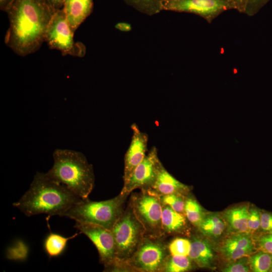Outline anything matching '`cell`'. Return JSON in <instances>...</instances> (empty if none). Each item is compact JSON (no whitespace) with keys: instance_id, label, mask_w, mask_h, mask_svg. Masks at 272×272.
Returning <instances> with one entry per match:
<instances>
[{"instance_id":"obj_1","label":"cell","mask_w":272,"mask_h":272,"mask_svg":"<svg viewBox=\"0 0 272 272\" xmlns=\"http://www.w3.org/2000/svg\"><path fill=\"white\" fill-rule=\"evenodd\" d=\"M55 11L45 0H14L5 11L9 20L6 44L21 56L35 52L45 41Z\"/></svg>"},{"instance_id":"obj_2","label":"cell","mask_w":272,"mask_h":272,"mask_svg":"<svg viewBox=\"0 0 272 272\" xmlns=\"http://www.w3.org/2000/svg\"><path fill=\"white\" fill-rule=\"evenodd\" d=\"M83 199L64 185L37 172L29 189L13 206L31 217L39 214L48 217L63 214Z\"/></svg>"},{"instance_id":"obj_3","label":"cell","mask_w":272,"mask_h":272,"mask_svg":"<svg viewBox=\"0 0 272 272\" xmlns=\"http://www.w3.org/2000/svg\"><path fill=\"white\" fill-rule=\"evenodd\" d=\"M53 164L45 174L65 186L83 199L88 198L95 183L93 166L81 152L57 149L53 153Z\"/></svg>"},{"instance_id":"obj_4","label":"cell","mask_w":272,"mask_h":272,"mask_svg":"<svg viewBox=\"0 0 272 272\" xmlns=\"http://www.w3.org/2000/svg\"><path fill=\"white\" fill-rule=\"evenodd\" d=\"M128 195L120 193L113 198L99 201H91L89 198L82 199L67 210L63 217L111 230L124 210Z\"/></svg>"},{"instance_id":"obj_5","label":"cell","mask_w":272,"mask_h":272,"mask_svg":"<svg viewBox=\"0 0 272 272\" xmlns=\"http://www.w3.org/2000/svg\"><path fill=\"white\" fill-rule=\"evenodd\" d=\"M111 230L115 240L116 260L104 271H113L126 262L145 236V228L129 203Z\"/></svg>"},{"instance_id":"obj_6","label":"cell","mask_w":272,"mask_h":272,"mask_svg":"<svg viewBox=\"0 0 272 272\" xmlns=\"http://www.w3.org/2000/svg\"><path fill=\"white\" fill-rule=\"evenodd\" d=\"M160 238L145 236L130 258L118 266L115 271H162L169 255L168 248Z\"/></svg>"},{"instance_id":"obj_7","label":"cell","mask_w":272,"mask_h":272,"mask_svg":"<svg viewBox=\"0 0 272 272\" xmlns=\"http://www.w3.org/2000/svg\"><path fill=\"white\" fill-rule=\"evenodd\" d=\"M129 203L145 230V236L162 238L163 205L160 198L147 190L131 195Z\"/></svg>"},{"instance_id":"obj_8","label":"cell","mask_w":272,"mask_h":272,"mask_svg":"<svg viewBox=\"0 0 272 272\" xmlns=\"http://www.w3.org/2000/svg\"><path fill=\"white\" fill-rule=\"evenodd\" d=\"M74 35L63 9L56 10L48 25L45 34V42L49 48L60 51L64 56H84L86 48L81 42L74 41Z\"/></svg>"},{"instance_id":"obj_9","label":"cell","mask_w":272,"mask_h":272,"mask_svg":"<svg viewBox=\"0 0 272 272\" xmlns=\"http://www.w3.org/2000/svg\"><path fill=\"white\" fill-rule=\"evenodd\" d=\"M162 9L197 15L210 24L223 13L236 7L231 0H163Z\"/></svg>"},{"instance_id":"obj_10","label":"cell","mask_w":272,"mask_h":272,"mask_svg":"<svg viewBox=\"0 0 272 272\" xmlns=\"http://www.w3.org/2000/svg\"><path fill=\"white\" fill-rule=\"evenodd\" d=\"M163 166L159 159L157 148L153 147L134 169L128 182L123 185L120 193L129 194L137 188L141 190H150Z\"/></svg>"},{"instance_id":"obj_11","label":"cell","mask_w":272,"mask_h":272,"mask_svg":"<svg viewBox=\"0 0 272 272\" xmlns=\"http://www.w3.org/2000/svg\"><path fill=\"white\" fill-rule=\"evenodd\" d=\"M74 227L87 236L96 246L99 255L100 262L105 269L116 260L114 238L111 230L89 223L76 222Z\"/></svg>"},{"instance_id":"obj_12","label":"cell","mask_w":272,"mask_h":272,"mask_svg":"<svg viewBox=\"0 0 272 272\" xmlns=\"http://www.w3.org/2000/svg\"><path fill=\"white\" fill-rule=\"evenodd\" d=\"M131 140L124 159L123 185L128 182L134 169L145 157L147 151L148 135L142 131L136 123L131 125Z\"/></svg>"},{"instance_id":"obj_13","label":"cell","mask_w":272,"mask_h":272,"mask_svg":"<svg viewBox=\"0 0 272 272\" xmlns=\"http://www.w3.org/2000/svg\"><path fill=\"white\" fill-rule=\"evenodd\" d=\"M93 8V0L65 1L62 9L70 27L74 33L91 14Z\"/></svg>"},{"instance_id":"obj_14","label":"cell","mask_w":272,"mask_h":272,"mask_svg":"<svg viewBox=\"0 0 272 272\" xmlns=\"http://www.w3.org/2000/svg\"><path fill=\"white\" fill-rule=\"evenodd\" d=\"M253 250L254 244L252 240L243 233H238L227 239L221 249L225 256L232 260L245 257Z\"/></svg>"},{"instance_id":"obj_15","label":"cell","mask_w":272,"mask_h":272,"mask_svg":"<svg viewBox=\"0 0 272 272\" xmlns=\"http://www.w3.org/2000/svg\"><path fill=\"white\" fill-rule=\"evenodd\" d=\"M189 187L182 183L171 175L163 166L150 192L159 196L172 194H183L188 192Z\"/></svg>"},{"instance_id":"obj_16","label":"cell","mask_w":272,"mask_h":272,"mask_svg":"<svg viewBox=\"0 0 272 272\" xmlns=\"http://www.w3.org/2000/svg\"><path fill=\"white\" fill-rule=\"evenodd\" d=\"M162 205V236L183 231L186 226V216L176 212L169 206Z\"/></svg>"},{"instance_id":"obj_17","label":"cell","mask_w":272,"mask_h":272,"mask_svg":"<svg viewBox=\"0 0 272 272\" xmlns=\"http://www.w3.org/2000/svg\"><path fill=\"white\" fill-rule=\"evenodd\" d=\"M189 257L199 267L210 266L214 259L213 250L208 243L195 238L191 242Z\"/></svg>"},{"instance_id":"obj_18","label":"cell","mask_w":272,"mask_h":272,"mask_svg":"<svg viewBox=\"0 0 272 272\" xmlns=\"http://www.w3.org/2000/svg\"><path fill=\"white\" fill-rule=\"evenodd\" d=\"M248 207L247 205L229 209L224 212V216L231 229L238 233H248Z\"/></svg>"},{"instance_id":"obj_19","label":"cell","mask_w":272,"mask_h":272,"mask_svg":"<svg viewBox=\"0 0 272 272\" xmlns=\"http://www.w3.org/2000/svg\"><path fill=\"white\" fill-rule=\"evenodd\" d=\"M78 233L69 237H65L58 234L50 232L44 241V248L49 257H57L61 255L64 250L67 241L75 238Z\"/></svg>"},{"instance_id":"obj_20","label":"cell","mask_w":272,"mask_h":272,"mask_svg":"<svg viewBox=\"0 0 272 272\" xmlns=\"http://www.w3.org/2000/svg\"><path fill=\"white\" fill-rule=\"evenodd\" d=\"M225 227L222 218L217 215L212 214L204 217L198 228L204 235L217 238L222 234Z\"/></svg>"},{"instance_id":"obj_21","label":"cell","mask_w":272,"mask_h":272,"mask_svg":"<svg viewBox=\"0 0 272 272\" xmlns=\"http://www.w3.org/2000/svg\"><path fill=\"white\" fill-rule=\"evenodd\" d=\"M191 259L187 256L171 255L167 258L162 271L182 272L192 268Z\"/></svg>"},{"instance_id":"obj_22","label":"cell","mask_w":272,"mask_h":272,"mask_svg":"<svg viewBox=\"0 0 272 272\" xmlns=\"http://www.w3.org/2000/svg\"><path fill=\"white\" fill-rule=\"evenodd\" d=\"M139 12L149 16L160 13L163 10V0H123Z\"/></svg>"},{"instance_id":"obj_23","label":"cell","mask_w":272,"mask_h":272,"mask_svg":"<svg viewBox=\"0 0 272 272\" xmlns=\"http://www.w3.org/2000/svg\"><path fill=\"white\" fill-rule=\"evenodd\" d=\"M249 263L253 271H269L272 265V254L261 250L249 257Z\"/></svg>"},{"instance_id":"obj_24","label":"cell","mask_w":272,"mask_h":272,"mask_svg":"<svg viewBox=\"0 0 272 272\" xmlns=\"http://www.w3.org/2000/svg\"><path fill=\"white\" fill-rule=\"evenodd\" d=\"M184 214L187 220L194 226L198 227L204 217L202 208L194 199H185Z\"/></svg>"},{"instance_id":"obj_25","label":"cell","mask_w":272,"mask_h":272,"mask_svg":"<svg viewBox=\"0 0 272 272\" xmlns=\"http://www.w3.org/2000/svg\"><path fill=\"white\" fill-rule=\"evenodd\" d=\"M159 197L162 205L169 206L174 211L178 213H184L185 199L183 194L172 193L165 195Z\"/></svg>"},{"instance_id":"obj_26","label":"cell","mask_w":272,"mask_h":272,"mask_svg":"<svg viewBox=\"0 0 272 272\" xmlns=\"http://www.w3.org/2000/svg\"><path fill=\"white\" fill-rule=\"evenodd\" d=\"M191 242L185 238H176L169 245L168 250L171 255L188 256Z\"/></svg>"},{"instance_id":"obj_27","label":"cell","mask_w":272,"mask_h":272,"mask_svg":"<svg viewBox=\"0 0 272 272\" xmlns=\"http://www.w3.org/2000/svg\"><path fill=\"white\" fill-rule=\"evenodd\" d=\"M28 253V246L23 241H18L8 249L6 257L10 260H23L27 258Z\"/></svg>"},{"instance_id":"obj_28","label":"cell","mask_w":272,"mask_h":272,"mask_svg":"<svg viewBox=\"0 0 272 272\" xmlns=\"http://www.w3.org/2000/svg\"><path fill=\"white\" fill-rule=\"evenodd\" d=\"M245 257L237 259V261L232 263L226 267L222 271L224 272H248L250 270V265L247 260Z\"/></svg>"},{"instance_id":"obj_29","label":"cell","mask_w":272,"mask_h":272,"mask_svg":"<svg viewBox=\"0 0 272 272\" xmlns=\"http://www.w3.org/2000/svg\"><path fill=\"white\" fill-rule=\"evenodd\" d=\"M270 0H248L244 14L249 17L255 15Z\"/></svg>"},{"instance_id":"obj_30","label":"cell","mask_w":272,"mask_h":272,"mask_svg":"<svg viewBox=\"0 0 272 272\" xmlns=\"http://www.w3.org/2000/svg\"><path fill=\"white\" fill-rule=\"evenodd\" d=\"M248 227L250 231H255L260 227V213L258 210L251 208L248 210Z\"/></svg>"},{"instance_id":"obj_31","label":"cell","mask_w":272,"mask_h":272,"mask_svg":"<svg viewBox=\"0 0 272 272\" xmlns=\"http://www.w3.org/2000/svg\"><path fill=\"white\" fill-rule=\"evenodd\" d=\"M257 245L261 251L272 254V232L260 236Z\"/></svg>"},{"instance_id":"obj_32","label":"cell","mask_w":272,"mask_h":272,"mask_svg":"<svg viewBox=\"0 0 272 272\" xmlns=\"http://www.w3.org/2000/svg\"><path fill=\"white\" fill-rule=\"evenodd\" d=\"M260 227L265 232H272V214L268 213L260 214Z\"/></svg>"},{"instance_id":"obj_33","label":"cell","mask_w":272,"mask_h":272,"mask_svg":"<svg viewBox=\"0 0 272 272\" xmlns=\"http://www.w3.org/2000/svg\"><path fill=\"white\" fill-rule=\"evenodd\" d=\"M46 3L54 10L56 11L63 8L65 0H45Z\"/></svg>"},{"instance_id":"obj_34","label":"cell","mask_w":272,"mask_h":272,"mask_svg":"<svg viewBox=\"0 0 272 272\" xmlns=\"http://www.w3.org/2000/svg\"><path fill=\"white\" fill-rule=\"evenodd\" d=\"M235 5L236 10L244 14L248 0H231Z\"/></svg>"},{"instance_id":"obj_35","label":"cell","mask_w":272,"mask_h":272,"mask_svg":"<svg viewBox=\"0 0 272 272\" xmlns=\"http://www.w3.org/2000/svg\"><path fill=\"white\" fill-rule=\"evenodd\" d=\"M115 27L121 31L128 32L131 30V25L126 22H119L115 26Z\"/></svg>"},{"instance_id":"obj_36","label":"cell","mask_w":272,"mask_h":272,"mask_svg":"<svg viewBox=\"0 0 272 272\" xmlns=\"http://www.w3.org/2000/svg\"><path fill=\"white\" fill-rule=\"evenodd\" d=\"M14 0H0V10L5 12Z\"/></svg>"},{"instance_id":"obj_37","label":"cell","mask_w":272,"mask_h":272,"mask_svg":"<svg viewBox=\"0 0 272 272\" xmlns=\"http://www.w3.org/2000/svg\"><path fill=\"white\" fill-rule=\"evenodd\" d=\"M270 271H272V265H271V269H270Z\"/></svg>"}]
</instances>
